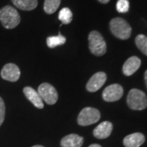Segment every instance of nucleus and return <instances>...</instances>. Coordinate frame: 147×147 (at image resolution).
<instances>
[{
    "label": "nucleus",
    "mask_w": 147,
    "mask_h": 147,
    "mask_svg": "<svg viewBox=\"0 0 147 147\" xmlns=\"http://www.w3.org/2000/svg\"><path fill=\"white\" fill-rule=\"evenodd\" d=\"M0 21L6 29H13L20 24L21 16L14 7L5 6L0 9Z\"/></svg>",
    "instance_id": "1"
},
{
    "label": "nucleus",
    "mask_w": 147,
    "mask_h": 147,
    "mask_svg": "<svg viewBox=\"0 0 147 147\" xmlns=\"http://www.w3.org/2000/svg\"><path fill=\"white\" fill-rule=\"evenodd\" d=\"M110 30L112 34L123 40L129 38L131 34V28L125 20L120 17L112 19L110 23Z\"/></svg>",
    "instance_id": "2"
},
{
    "label": "nucleus",
    "mask_w": 147,
    "mask_h": 147,
    "mask_svg": "<svg viewBox=\"0 0 147 147\" xmlns=\"http://www.w3.org/2000/svg\"><path fill=\"white\" fill-rule=\"evenodd\" d=\"M127 103L131 110H144L147 107L146 95L139 89L130 90L127 97Z\"/></svg>",
    "instance_id": "3"
},
{
    "label": "nucleus",
    "mask_w": 147,
    "mask_h": 147,
    "mask_svg": "<svg viewBox=\"0 0 147 147\" xmlns=\"http://www.w3.org/2000/svg\"><path fill=\"white\" fill-rule=\"evenodd\" d=\"M88 43L91 53L95 56H102L106 53V43L99 32H90Z\"/></svg>",
    "instance_id": "4"
},
{
    "label": "nucleus",
    "mask_w": 147,
    "mask_h": 147,
    "mask_svg": "<svg viewBox=\"0 0 147 147\" xmlns=\"http://www.w3.org/2000/svg\"><path fill=\"white\" fill-rule=\"evenodd\" d=\"M100 118V113L97 109L92 107H86L81 110L78 116V123L80 126H88L98 122Z\"/></svg>",
    "instance_id": "5"
},
{
    "label": "nucleus",
    "mask_w": 147,
    "mask_h": 147,
    "mask_svg": "<svg viewBox=\"0 0 147 147\" xmlns=\"http://www.w3.org/2000/svg\"><path fill=\"white\" fill-rule=\"evenodd\" d=\"M38 92L40 95L42 100L48 105H54L58 100V93L56 88L47 83L42 84L38 89Z\"/></svg>",
    "instance_id": "6"
},
{
    "label": "nucleus",
    "mask_w": 147,
    "mask_h": 147,
    "mask_svg": "<svg viewBox=\"0 0 147 147\" xmlns=\"http://www.w3.org/2000/svg\"><path fill=\"white\" fill-rule=\"evenodd\" d=\"M123 95V87L118 84H111L110 86L106 87L103 92L102 97L105 101L113 102L119 100Z\"/></svg>",
    "instance_id": "7"
},
{
    "label": "nucleus",
    "mask_w": 147,
    "mask_h": 147,
    "mask_svg": "<svg viewBox=\"0 0 147 147\" xmlns=\"http://www.w3.org/2000/svg\"><path fill=\"white\" fill-rule=\"evenodd\" d=\"M21 76L19 67L12 63L5 65L1 70V77L9 82H16Z\"/></svg>",
    "instance_id": "8"
},
{
    "label": "nucleus",
    "mask_w": 147,
    "mask_h": 147,
    "mask_svg": "<svg viewBox=\"0 0 147 147\" xmlns=\"http://www.w3.org/2000/svg\"><path fill=\"white\" fill-rule=\"evenodd\" d=\"M106 74L104 72H97L93 74L87 84V90L91 92H94L100 89L106 81Z\"/></svg>",
    "instance_id": "9"
},
{
    "label": "nucleus",
    "mask_w": 147,
    "mask_h": 147,
    "mask_svg": "<svg viewBox=\"0 0 147 147\" xmlns=\"http://www.w3.org/2000/svg\"><path fill=\"white\" fill-rule=\"evenodd\" d=\"M113 130V124L109 121H104L96 127L93 130V135L98 139H105L110 137Z\"/></svg>",
    "instance_id": "10"
},
{
    "label": "nucleus",
    "mask_w": 147,
    "mask_h": 147,
    "mask_svg": "<svg viewBox=\"0 0 147 147\" xmlns=\"http://www.w3.org/2000/svg\"><path fill=\"white\" fill-rule=\"evenodd\" d=\"M24 94L26 96L28 100L31 102L33 105L38 109H42L43 108V102H42V98L40 95L38 94V91H35L31 87H26L23 89Z\"/></svg>",
    "instance_id": "11"
},
{
    "label": "nucleus",
    "mask_w": 147,
    "mask_h": 147,
    "mask_svg": "<svg viewBox=\"0 0 147 147\" xmlns=\"http://www.w3.org/2000/svg\"><path fill=\"white\" fill-rule=\"evenodd\" d=\"M142 61L137 57H129L123 66V73L126 76H131L137 71L141 66Z\"/></svg>",
    "instance_id": "12"
},
{
    "label": "nucleus",
    "mask_w": 147,
    "mask_h": 147,
    "mask_svg": "<svg viewBox=\"0 0 147 147\" xmlns=\"http://www.w3.org/2000/svg\"><path fill=\"white\" fill-rule=\"evenodd\" d=\"M145 136L141 132H135L127 135L123 139V145L125 147H140L145 142Z\"/></svg>",
    "instance_id": "13"
},
{
    "label": "nucleus",
    "mask_w": 147,
    "mask_h": 147,
    "mask_svg": "<svg viewBox=\"0 0 147 147\" xmlns=\"http://www.w3.org/2000/svg\"><path fill=\"white\" fill-rule=\"evenodd\" d=\"M84 138L77 134H69L64 137L61 141V147H81Z\"/></svg>",
    "instance_id": "14"
},
{
    "label": "nucleus",
    "mask_w": 147,
    "mask_h": 147,
    "mask_svg": "<svg viewBox=\"0 0 147 147\" xmlns=\"http://www.w3.org/2000/svg\"><path fill=\"white\" fill-rule=\"evenodd\" d=\"M17 8L23 11H31L36 8L38 0H11Z\"/></svg>",
    "instance_id": "15"
},
{
    "label": "nucleus",
    "mask_w": 147,
    "mask_h": 147,
    "mask_svg": "<svg viewBox=\"0 0 147 147\" xmlns=\"http://www.w3.org/2000/svg\"><path fill=\"white\" fill-rule=\"evenodd\" d=\"M66 41L65 37L59 34L57 36H50L47 37V44L50 48H54V47L62 45Z\"/></svg>",
    "instance_id": "16"
},
{
    "label": "nucleus",
    "mask_w": 147,
    "mask_h": 147,
    "mask_svg": "<svg viewBox=\"0 0 147 147\" xmlns=\"http://www.w3.org/2000/svg\"><path fill=\"white\" fill-rule=\"evenodd\" d=\"M61 4V0H45L43 8L47 14H53L57 10Z\"/></svg>",
    "instance_id": "17"
},
{
    "label": "nucleus",
    "mask_w": 147,
    "mask_h": 147,
    "mask_svg": "<svg viewBox=\"0 0 147 147\" xmlns=\"http://www.w3.org/2000/svg\"><path fill=\"white\" fill-rule=\"evenodd\" d=\"M58 18L63 24H69L73 19L72 11L68 7H64L60 11Z\"/></svg>",
    "instance_id": "18"
},
{
    "label": "nucleus",
    "mask_w": 147,
    "mask_h": 147,
    "mask_svg": "<svg viewBox=\"0 0 147 147\" xmlns=\"http://www.w3.org/2000/svg\"><path fill=\"white\" fill-rule=\"evenodd\" d=\"M135 42L137 47L141 50V52L147 56V37L144 34H139L136 37Z\"/></svg>",
    "instance_id": "19"
},
{
    "label": "nucleus",
    "mask_w": 147,
    "mask_h": 147,
    "mask_svg": "<svg viewBox=\"0 0 147 147\" xmlns=\"http://www.w3.org/2000/svg\"><path fill=\"white\" fill-rule=\"evenodd\" d=\"M116 9L120 13H125L129 10L128 0H118L116 3Z\"/></svg>",
    "instance_id": "20"
},
{
    "label": "nucleus",
    "mask_w": 147,
    "mask_h": 147,
    "mask_svg": "<svg viewBox=\"0 0 147 147\" xmlns=\"http://www.w3.org/2000/svg\"><path fill=\"white\" fill-rule=\"evenodd\" d=\"M5 118V104L3 100L0 97V126L4 121Z\"/></svg>",
    "instance_id": "21"
},
{
    "label": "nucleus",
    "mask_w": 147,
    "mask_h": 147,
    "mask_svg": "<svg viewBox=\"0 0 147 147\" xmlns=\"http://www.w3.org/2000/svg\"><path fill=\"white\" fill-rule=\"evenodd\" d=\"M100 3H109L110 2V0H98Z\"/></svg>",
    "instance_id": "22"
},
{
    "label": "nucleus",
    "mask_w": 147,
    "mask_h": 147,
    "mask_svg": "<svg viewBox=\"0 0 147 147\" xmlns=\"http://www.w3.org/2000/svg\"><path fill=\"white\" fill-rule=\"evenodd\" d=\"M88 147H101L100 145H98V144H92V145H90Z\"/></svg>",
    "instance_id": "23"
},
{
    "label": "nucleus",
    "mask_w": 147,
    "mask_h": 147,
    "mask_svg": "<svg viewBox=\"0 0 147 147\" xmlns=\"http://www.w3.org/2000/svg\"><path fill=\"white\" fill-rule=\"evenodd\" d=\"M145 81H146V85L147 88V70L146 71V73H145Z\"/></svg>",
    "instance_id": "24"
},
{
    "label": "nucleus",
    "mask_w": 147,
    "mask_h": 147,
    "mask_svg": "<svg viewBox=\"0 0 147 147\" xmlns=\"http://www.w3.org/2000/svg\"><path fill=\"white\" fill-rule=\"evenodd\" d=\"M32 147H44V146H40V145H36V146H32Z\"/></svg>",
    "instance_id": "25"
}]
</instances>
